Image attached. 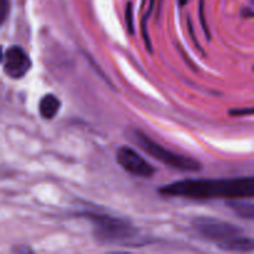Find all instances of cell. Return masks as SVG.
<instances>
[{
  "mask_svg": "<svg viewBox=\"0 0 254 254\" xmlns=\"http://www.w3.org/2000/svg\"><path fill=\"white\" fill-rule=\"evenodd\" d=\"M0 1H1V24H4L7 17V14H9L10 1L9 0H0Z\"/></svg>",
  "mask_w": 254,
  "mask_h": 254,
  "instance_id": "obj_12",
  "label": "cell"
},
{
  "mask_svg": "<svg viewBox=\"0 0 254 254\" xmlns=\"http://www.w3.org/2000/svg\"><path fill=\"white\" fill-rule=\"evenodd\" d=\"M134 139H135L136 144L146 154H149L151 158L156 159L160 163L165 164L166 166H170V168L181 171H198L202 168L200 161H197L196 159L173 153L171 150L164 148L160 144H158L153 139L149 138L141 130H134Z\"/></svg>",
  "mask_w": 254,
  "mask_h": 254,
  "instance_id": "obj_3",
  "label": "cell"
},
{
  "mask_svg": "<svg viewBox=\"0 0 254 254\" xmlns=\"http://www.w3.org/2000/svg\"><path fill=\"white\" fill-rule=\"evenodd\" d=\"M84 217L92 221L94 237L101 243H123L135 237L136 230L121 218L98 213H84Z\"/></svg>",
  "mask_w": 254,
  "mask_h": 254,
  "instance_id": "obj_2",
  "label": "cell"
},
{
  "mask_svg": "<svg viewBox=\"0 0 254 254\" xmlns=\"http://www.w3.org/2000/svg\"><path fill=\"white\" fill-rule=\"evenodd\" d=\"M31 68L29 55L20 46H11L2 55V69L10 78H22Z\"/></svg>",
  "mask_w": 254,
  "mask_h": 254,
  "instance_id": "obj_5",
  "label": "cell"
},
{
  "mask_svg": "<svg viewBox=\"0 0 254 254\" xmlns=\"http://www.w3.org/2000/svg\"><path fill=\"white\" fill-rule=\"evenodd\" d=\"M126 21H127V27H128V31L131 35H134V22H133V4L128 2L126 7Z\"/></svg>",
  "mask_w": 254,
  "mask_h": 254,
  "instance_id": "obj_11",
  "label": "cell"
},
{
  "mask_svg": "<svg viewBox=\"0 0 254 254\" xmlns=\"http://www.w3.org/2000/svg\"><path fill=\"white\" fill-rule=\"evenodd\" d=\"M198 15H200V21H201V27H202V31L205 32L206 39H211V32L210 29L207 27L205 20V0H200V4H198Z\"/></svg>",
  "mask_w": 254,
  "mask_h": 254,
  "instance_id": "obj_10",
  "label": "cell"
},
{
  "mask_svg": "<svg viewBox=\"0 0 254 254\" xmlns=\"http://www.w3.org/2000/svg\"><path fill=\"white\" fill-rule=\"evenodd\" d=\"M60 108H61V102L54 94H45L39 103V112L45 119L55 118Z\"/></svg>",
  "mask_w": 254,
  "mask_h": 254,
  "instance_id": "obj_7",
  "label": "cell"
},
{
  "mask_svg": "<svg viewBox=\"0 0 254 254\" xmlns=\"http://www.w3.org/2000/svg\"><path fill=\"white\" fill-rule=\"evenodd\" d=\"M227 205L238 217L254 221V203L241 200H228Z\"/></svg>",
  "mask_w": 254,
  "mask_h": 254,
  "instance_id": "obj_9",
  "label": "cell"
},
{
  "mask_svg": "<svg viewBox=\"0 0 254 254\" xmlns=\"http://www.w3.org/2000/svg\"><path fill=\"white\" fill-rule=\"evenodd\" d=\"M193 228L203 237L218 243L226 242L240 236L242 231L231 223L211 217H197L192 222Z\"/></svg>",
  "mask_w": 254,
  "mask_h": 254,
  "instance_id": "obj_4",
  "label": "cell"
},
{
  "mask_svg": "<svg viewBox=\"0 0 254 254\" xmlns=\"http://www.w3.org/2000/svg\"><path fill=\"white\" fill-rule=\"evenodd\" d=\"M154 2H155V0H150V2H149V11H148V14H146L145 19L149 16V15H150L151 10H153V7H154Z\"/></svg>",
  "mask_w": 254,
  "mask_h": 254,
  "instance_id": "obj_14",
  "label": "cell"
},
{
  "mask_svg": "<svg viewBox=\"0 0 254 254\" xmlns=\"http://www.w3.org/2000/svg\"><path fill=\"white\" fill-rule=\"evenodd\" d=\"M188 1H189V0H179V2H180L181 6H185L186 2H188Z\"/></svg>",
  "mask_w": 254,
  "mask_h": 254,
  "instance_id": "obj_15",
  "label": "cell"
},
{
  "mask_svg": "<svg viewBox=\"0 0 254 254\" xmlns=\"http://www.w3.org/2000/svg\"><path fill=\"white\" fill-rule=\"evenodd\" d=\"M117 161L129 174L140 178H150L155 173V168L150 165L141 155L129 146H122L117 151Z\"/></svg>",
  "mask_w": 254,
  "mask_h": 254,
  "instance_id": "obj_6",
  "label": "cell"
},
{
  "mask_svg": "<svg viewBox=\"0 0 254 254\" xmlns=\"http://www.w3.org/2000/svg\"><path fill=\"white\" fill-rule=\"evenodd\" d=\"M218 246L221 250L230 251V252H251L254 251V240L237 236L230 241L218 243Z\"/></svg>",
  "mask_w": 254,
  "mask_h": 254,
  "instance_id": "obj_8",
  "label": "cell"
},
{
  "mask_svg": "<svg viewBox=\"0 0 254 254\" xmlns=\"http://www.w3.org/2000/svg\"><path fill=\"white\" fill-rule=\"evenodd\" d=\"M188 25H189V31H190V35H191V39H192V41H193V44H195V46L197 47L198 50H200L201 52H203V50H202V47L200 46V42L197 41V40H196V36H195V32H193V25H192V21H191V19L190 17H189L188 19Z\"/></svg>",
  "mask_w": 254,
  "mask_h": 254,
  "instance_id": "obj_13",
  "label": "cell"
},
{
  "mask_svg": "<svg viewBox=\"0 0 254 254\" xmlns=\"http://www.w3.org/2000/svg\"><path fill=\"white\" fill-rule=\"evenodd\" d=\"M158 191L164 196H176L195 200H240L254 197V178L188 179L163 186Z\"/></svg>",
  "mask_w": 254,
  "mask_h": 254,
  "instance_id": "obj_1",
  "label": "cell"
}]
</instances>
